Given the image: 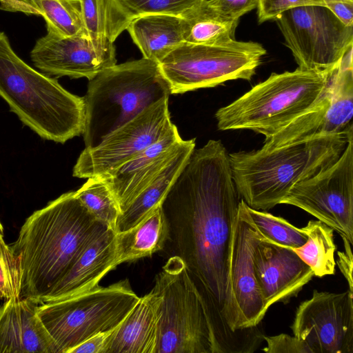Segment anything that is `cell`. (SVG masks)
<instances>
[{
    "mask_svg": "<svg viewBox=\"0 0 353 353\" xmlns=\"http://www.w3.org/2000/svg\"><path fill=\"white\" fill-rule=\"evenodd\" d=\"M240 196L229 154L220 140L194 149L161 203L170 256L185 263L205 303L215 343L241 346L230 288V249Z\"/></svg>",
    "mask_w": 353,
    "mask_h": 353,
    "instance_id": "cell-1",
    "label": "cell"
},
{
    "mask_svg": "<svg viewBox=\"0 0 353 353\" xmlns=\"http://www.w3.org/2000/svg\"><path fill=\"white\" fill-rule=\"evenodd\" d=\"M106 228L88 211L75 192H65L34 212L10 245L20 262V297L41 303L88 243Z\"/></svg>",
    "mask_w": 353,
    "mask_h": 353,
    "instance_id": "cell-2",
    "label": "cell"
},
{
    "mask_svg": "<svg viewBox=\"0 0 353 353\" xmlns=\"http://www.w3.org/2000/svg\"><path fill=\"white\" fill-rule=\"evenodd\" d=\"M353 136L327 135L272 150L229 154L232 176L240 197L252 208L266 211L299 182L334 163Z\"/></svg>",
    "mask_w": 353,
    "mask_h": 353,
    "instance_id": "cell-3",
    "label": "cell"
},
{
    "mask_svg": "<svg viewBox=\"0 0 353 353\" xmlns=\"http://www.w3.org/2000/svg\"><path fill=\"white\" fill-rule=\"evenodd\" d=\"M0 97L24 125L43 139L64 143L83 133V97L72 94L57 79L24 62L3 32H0Z\"/></svg>",
    "mask_w": 353,
    "mask_h": 353,
    "instance_id": "cell-4",
    "label": "cell"
},
{
    "mask_svg": "<svg viewBox=\"0 0 353 353\" xmlns=\"http://www.w3.org/2000/svg\"><path fill=\"white\" fill-rule=\"evenodd\" d=\"M339 62L321 70L297 68L292 72L272 73L216 112L218 129L249 130L263 134L265 139L270 138L318 101Z\"/></svg>",
    "mask_w": 353,
    "mask_h": 353,
    "instance_id": "cell-5",
    "label": "cell"
},
{
    "mask_svg": "<svg viewBox=\"0 0 353 353\" xmlns=\"http://www.w3.org/2000/svg\"><path fill=\"white\" fill-rule=\"evenodd\" d=\"M159 63L142 57L115 64L89 80L83 97L85 148H93L110 133L160 99L169 97Z\"/></svg>",
    "mask_w": 353,
    "mask_h": 353,
    "instance_id": "cell-6",
    "label": "cell"
},
{
    "mask_svg": "<svg viewBox=\"0 0 353 353\" xmlns=\"http://www.w3.org/2000/svg\"><path fill=\"white\" fill-rule=\"evenodd\" d=\"M152 290L161 299L156 353H215L206 305L180 258L170 256Z\"/></svg>",
    "mask_w": 353,
    "mask_h": 353,
    "instance_id": "cell-7",
    "label": "cell"
},
{
    "mask_svg": "<svg viewBox=\"0 0 353 353\" xmlns=\"http://www.w3.org/2000/svg\"><path fill=\"white\" fill-rule=\"evenodd\" d=\"M139 299L125 279L72 298L41 303L37 314L57 352L68 353L92 336L117 327Z\"/></svg>",
    "mask_w": 353,
    "mask_h": 353,
    "instance_id": "cell-8",
    "label": "cell"
},
{
    "mask_svg": "<svg viewBox=\"0 0 353 353\" xmlns=\"http://www.w3.org/2000/svg\"><path fill=\"white\" fill-rule=\"evenodd\" d=\"M266 50L259 43L233 39L217 45L182 42L159 62L170 94L251 80Z\"/></svg>",
    "mask_w": 353,
    "mask_h": 353,
    "instance_id": "cell-9",
    "label": "cell"
},
{
    "mask_svg": "<svg viewBox=\"0 0 353 353\" xmlns=\"http://www.w3.org/2000/svg\"><path fill=\"white\" fill-rule=\"evenodd\" d=\"M275 21L299 69L333 67L352 48L353 26L345 25L323 6L292 8Z\"/></svg>",
    "mask_w": 353,
    "mask_h": 353,
    "instance_id": "cell-10",
    "label": "cell"
},
{
    "mask_svg": "<svg viewBox=\"0 0 353 353\" xmlns=\"http://www.w3.org/2000/svg\"><path fill=\"white\" fill-rule=\"evenodd\" d=\"M169 97L160 99L106 136L93 148H85L73 168L78 178L110 177L144 149L165 137L174 126Z\"/></svg>",
    "mask_w": 353,
    "mask_h": 353,
    "instance_id": "cell-11",
    "label": "cell"
},
{
    "mask_svg": "<svg viewBox=\"0 0 353 353\" xmlns=\"http://www.w3.org/2000/svg\"><path fill=\"white\" fill-rule=\"evenodd\" d=\"M281 203L298 207L353 244V139L340 157L297 183Z\"/></svg>",
    "mask_w": 353,
    "mask_h": 353,
    "instance_id": "cell-12",
    "label": "cell"
},
{
    "mask_svg": "<svg viewBox=\"0 0 353 353\" xmlns=\"http://www.w3.org/2000/svg\"><path fill=\"white\" fill-rule=\"evenodd\" d=\"M327 89L307 111L270 138L263 149L272 150L327 135L353 136V66L343 61Z\"/></svg>",
    "mask_w": 353,
    "mask_h": 353,
    "instance_id": "cell-13",
    "label": "cell"
},
{
    "mask_svg": "<svg viewBox=\"0 0 353 353\" xmlns=\"http://www.w3.org/2000/svg\"><path fill=\"white\" fill-rule=\"evenodd\" d=\"M291 328L312 353H353V292L314 290L297 307Z\"/></svg>",
    "mask_w": 353,
    "mask_h": 353,
    "instance_id": "cell-14",
    "label": "cell"
},
{
    "mask_svg": "<svg viewBox=\"0 0 353 353\" xmlns=\"http://www.w3.org/2000/svg\"><path fill=\"white\" fill-rule=\"evenodd\" d=\"M30 57L48 76L88 80L117 63L114 42L87 32L70 37L47 32L37 41Z\"/></svg>",
    "mask_w": 353,
    "mask_h": 353,
    "instance_id": "cell-15",
    "label": "cell"
},
{
    "mask_svg": "<svg viewBox=\"0 0 353 353\" xmlns=\"http://www.w3.org/2000/svg\"><path fill=\"white\" fill-rule=\"evenodd\" d=\"M261 238L249 220L240 201L232 232L230 264V288L239 330L257 326L267 312L252 263L254 248Z\"/></svg>",
    "mask_w": 353,
    "mask_h": 353,
    "instance_id": "cell-16",
    "label": "cell"
},
{
    "mask_svg": "<svg viewBox=\"0 0 353 353\" xmlns=\"http://www.w3.org/2000/svg\"><path fill=\"white\" fill-rule=\"evenodd\" d=\"M254 276L266 310L288 303L314 276L312 269L290 248L261 238L252 252Z\"/></svg>",
    "mask_w": 353,
    "mask_h": 353,
    "instance_id": "cell-17",
    "label": "cell"
},
{
    "mask_svg": "<svg viewBox=\"0 0 353 353\" xmlns=\"http://www.w3.org/2000/svg\"><path fill=\"white\" fill-rule=\"evenodd\" d=\"M115 236L114 230L106 228L93 237L41 303L72 298L98 288L105 275L118 266Z\"/></svg>",
    "mask_w": 353,
    "mask_h": 353,
    "instance_id": "cell-18",
    "label": "cell"
},
{
    "mask_svg": "<svg viewBox=\"0 0 353 353\" xmlns=\"http://www.w3.org/2000/svg\"><path fill=\"white\" fill-rule=\"evenodd\" d=\"M182 139L176 126L139 152L110 177L103 179L124 210L160 174L176 153Z\"/></svg>",
    "mask_w": 353,
    "mask_h": 353,
    "instance_id": "cell-19",
    "label": "cell"
},
{
    "mask_svg": "<svg viewBox=\"0 0 353 353\" xmlns=\"http://www.w3.org/2000/svg\"><path fill=\"white\" fill-rule=\"evenodd\" d=\"M39 304L13 296L0 305V353H57L37 314Z\"/></svg>",
    "mask_w": 353,
    "mask_h": 353,
    "instance_id": "cell-20",
    "label": "cell"
},
{
    "mask_svg": "<svg viewBox=\"0 0 353 353\" xmlns=\"http://www.w3.org/2000/svg\"><path fill=\"white\" fill-rule=\"evenodd\" d=\"M160 300L153 290L140 297L114 330L107 353H156Z\"/></svg>",
    "mask_w": 353,
    "mask_h": 353,
    "instance_id": "cell-21",
    "label": "cell"
},
{
    "mask_svg": "<svg viewBox=\"0 0 353 353\" xmlns=\"http://www.w3.org/2000/svg\"><path fill=\"white\" fill-rule=\"evenodd\" d=\"M143 57L159 62L183 41L181 16L148 14L134 18L127 28Z\"/></svg>",
    "mask_w": 353,
    "mask_h": 353,
    "instance_id": "cell-22",
    "label": "cell"
},
{
    "mask_svg": "<svg viewBox=\"0 0 353 353\" xmlns=\"http://www.w3.org/2000/svg\"><path fill=\"white\" fill-rule=\"evenodd\" d=\"M195 149V139L182 140L179 149L160 174L121 212L116 232L136 225L161 205L169 188Z\"/></svg>",
    "mask_w": 353,
    "mask_h": 353,
    "instance_id": "cell-23",
    "label": "cell"
},
{
    "mask_svg": "<svg viewBox=\"0 0 353 353\" xmlns=\"http://www.w3.org/2000/svg\"><path fill=\"white\" fill-rule=\"evenodd\" d=\"M0 10L41 15L46 21L47 32L59 36L87 32L80 0H1Z\"/></svg>",
    "mask_w": 353,
    "mask_h": 353,
    "instance_id": "cell-24",
    "label": "cell"
},
{
    "mask_svg": "<svg viewBox=\"0 0 353 353\" xmlns=\"http://www.w3.org/2000/svg\"><path fill=\"white\" fill-rule=\"evenodd\" d=\"M168 238V225L160 205L136 225L116 232L118 265L150 256L163 250Z\"/></svg>",
    "mask_w": 353,
    "mask_h": 353,
    "instance_id": "cell-25",
    "label": "cell"
},
{
    "mask_svg": "<svg viewBox=\"0 0 353 353\" xmlns=\"http://www.w3.org/2000/svg\"><path fill=\"white\" fill-rule=\"evenodd\" d=\"M183 41L194 44L217 45L234 39L239 21L216 11L205 0L180 15Z\"/></svg>",
    "mask_w": 353,
    "mask_h": 353,
    "instance_id": "cell-26",
    "label": "cell"
},
{
    "mask_svg": "<svg viewBox=\"0 0 353 353\" xmlns=\"http://www.w3.org/2000/svg\"><path fill=\"white\" fill-rule=\"evenodd\" d=\"M307 241L302 246L292 249L312 269L314 276L321 278L335 272L333 229L320 221H310L302 228Z\"/></svg>",
    "mask_w": 353,
    "mask_h": 353,
    "instance_id": "cell-27",
    "label": "cell"
},
{
    "mask_svg": "<svg viewBox=\"0 0 353 353\" xmlns=\"http://www.w3.org/2000/svg\"><path fill=\"white\" fill-rule=\"evenodd\" d=\"M86 31L114 41L132 20L117 0H80Z\"/></svg>",
    "mask_w": 353,
    "mask_h": 353,
    "instance_id": "cell-28",
    "label": "cell"
},
{
    "mask_svg": "<svg viewBox=\"0 0 353 353\" xmlns=\"http://www.w3.org/2000/svg\"><path fill=\"white\" fill-rule=\"evenodd\" d=\"M76 196L94 218L116 232L121 208L105 181L90 177L75 191Z\"/></svg>",
    "mask_w": 353,
    "mask_h": 353,
    "instance_id": "cell-29",
    "label": "cell"
},
{
    "mask_svg": "<svg viewBox=\"0 0 353 353\" xmlns=\"http://www.w3.org/2000/svg\"><path fill=\"white\" fill-rule=\"evenodd\" d=\"M241 203L249 220L264 239L292 249L305 243L307 236L302 228H296L282 217L252 208L243 199Z\"/></svg>",
    "mask_w": 353,
    "mask_h": 353,
    "instance_id": "cell-30",
    "label": "cell"
},
{
    "mask_svg": "<svg viewBox=\"0 0 353 353\" xmlns=\"http://www.w3.org/2000/svg\"><path fill=\"white\" fill-rule=\"evenodd\" d=\"M205 0H117L132 19L148 14H166L180 16Z\"/></svg>",
    "mask_w": 353,
    "mask_h": 353,
    "instance_id": "cell-31",
    "label": "cell"
},
{
    "mask_svg": "<svg viewBox=\"0 0 353 353\" xmlns=\"http://www.w3.org/2000/svg\"><path fill=\"white\" fill-rule=\"evenodd\" d=\"M21 287L20 262L10 245L0 241V299L19 296Z\"/></svg>",
    "mask_w": 353,
    "mask_h": 353,
    "instance_id": "cell-32",
    "label": "cell"
},
{
    "mask_svg": "<svg viewBox=\"0 0 353 353\" xmlns=\"http://www.w3.org/2000/svg\"><path fill=\"white\" fill-rule=\"evenodd\" d=\"M323 6L322 0H258L257 17L259 23L275 21L287 10L300 6Z\"/></svg>",
    "mask_w": 353,
    "mask_h": 353,
    "instance_id": "cell-33",
    "label": "cell"
},
{
    "mask_svg": "<svg viewBox=\"0 0 353 353\" xmlns=\"http://www.w3.org/2000/svg\"><path fill=\"white\" fill-rule=\"evenodd\" d=\"M267 345L263 349L266 353H312L307 345L295 336L280 334L272 336H264Z\"/></svg>",
    "mask_w": 353,
    "mask_h": 353,
    "instance_id": "cell-34",
    "label": "cell"
},
{
    "mask_svg": "<svg viewBox=\"0 0 353 353\" xmlns=\"http://www.w3.org/2000/svg\"><path fill=\"white\" fill-rule=\"evenodd\" d=\"M257 2L258 0H208L209 4L219 13L236 20L256 8Z\"/></svg>",
    "mask_w": 353,
    "mask_h": 353,
    "instance_id": "cell-35",
    "label": "cell"
},
{
    "mask_svg": "<svg viewBox=\"0 0 353 353\" xmlns=\"http://www.w3.org/2000/svg\"><path fill=\"white\" fill-rule=\"evenodd\" d=\"M115 328L100 332L92 336L72 348L68 353H107L110 339Z\"/></svg>",
    "mask_w": 353,
    "mask_h": 353,
    "instance_id": "cell-36",
    "label": "cell"
},
{
    "mask_svg": "<svg viewBox=\"0 0 353 353\" xmlns=\"http://www.w3.org/2000/svg\"><path fill=\"white\" fill-rule=\"evenodd\" d=\"M330 10L345 25L353 26V0H322Z\"/></svg>",
    "mask_w": 353,
    "mask_h": 353,
    "instance_id": "cell-37",
    "label": "cell"
},
{
    "mask_svg": "<svg viewBox=\"0 0 353 353\" xmlns=\"http://www.w3.org/2000/svg\"><path fill=\"white\" fill-rule=\"evenodd\" d=\"M344 245V251L338 252L337 265L347 281L349 290L353 292L352 268L353 256L352 252V244L349 241L341 237Z\"/></svg>",
    "mask_w": 353,
    "mask_h": 353,
    "instance_id": "cell-38",
    "label": "cell"
},
{
    "mask_svg": "<svg viewBox=\"0 0 353 353\" xmlns=\"http://www.w3.org/2000/svg\"><path fill=\"white\" fill-rule=\"evenodd\" d=\"M3 227L2 223L0 221V241L3 239Z\"/></svg>",
    "mask_w": 353,
    "mask_h": 353,
    "instance_id": "cell-39",
    "label": "cell"
},
{
    "mask_svg": "<svg viewBox=\"0 0 353 353\" xmlns=\"http://www.w3.org/2000/svg\"><path fill=\"white\" fill-rule=\"evenodd\" d=\"M1 1V0H0V2Z\"/></svg>",
    "mask_w": 353,
    "mask_h": 353,
    "instance_id": "cell-40",
    "label": "cell"
}]
</instances>
